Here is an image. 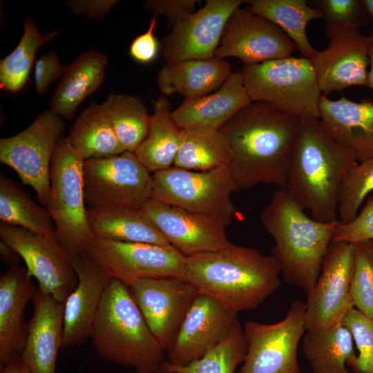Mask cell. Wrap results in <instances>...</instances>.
I'll return each mask as SVG.
<instances>
[{
    "label": "cell",
    "instance_id": "b9f144b4",
    "mask_svg": "<svg viewBox=\"0 0 373 373\" xmlns=\"http://www.w3.org/2000/svg\"><path fill=\"white\" fill-rule=\"evenodd\" d=\"M364 240L373 241V195L350 222H338L333 236V242L354 244Z\"/></svg>",
    "mask_w": 373,
    "mask_h": 373
},
{
    "label": "cell",
    "instance_id": "5bb4252c",
    "mask_svg": "<svg viewBox=\"0 0 373 373\" xmlns=\"http://www.w3.org/2000/svg\"><path fill=\"white\" fill-rule=\"evenodd\" d=\"M353 263V244L332 241L318 278L307 293V331L341 324L345 313L354 307L350 294Z\"/></svg>",
    "mask_w": 373,
    "mask_h": 373
},
{
    "label": "cell",
    "instance_id": "4fadbf2b",
    "mask_svg": "<svg viewBox=\"0 0 373 373\" xmlns=\"http://www.w3.org/2000/svg\"><path fill=\"white\" fill-rule=\"evenodd\" d=\"M111 278L129 285L140 279L183 278L186 256L172 245L95 238L86 253Z\"/></svg>",
    "mask_w": 373,
    "mask_h": 373
},
{
    "label": "cell",
    "instance_id": "3957f363",
    "mask_svg": "<svg viewBox=\"0 0 373 373\" xmlns=\"http://www.w3.org/2000/svg\"><path fill=\"white\" fill-rule=\"evenodd\" d=\"M280 267L255 247L231 246L186 257L184 279L236 312L254 310L280 285Z\"/></svg>",
    "mask_w": 373,
    "mask_h": 373
},
{
    "label": "cell",
    "instance_id": "2e32d148",
    "mask_svg": "<svg viewBox=\"0 0 373 373\" xmlns=\"http://www.w3.org/2000/svg\"><path fill=\"white\" fill-rule=\"evenodd\" d=\"M297 50L294 43L276 24L238 8L229 17L214 57L239 59L244 66L291 57Z\"/></svg>",
    "mask_w": 373,
    "mask_h": 373
},
{
    "label": "cell",
    "instance_id": "7a4b0ae2",
    "mask_svg": "<svg viewBox=\"0 0 373 373\" xmlns=\"http://www.w3.org/2000/svg\"><path fill=\"white\" fill-rule=\"evenodd\" d=\"M358 163L354 153L336 142L319 118L303 119L290 160L285 190L312 218L339 221L341 186Z\"/></svg>",
    "mask_w": 373,
    "mask_h": 373
},
{
    "label": "cell",
    "instance_id": "6da1fadb",
    "mask_svg": "<svg viewBox=\"0 0 373 373\" xmlns=\"http://www.w3.org/2000/svg\"><path fill=\"white\" fill-rule=\"evenodd\" d=\"M303 119L263 102H252L219 130L232 151L230 168L240 189L259 184L286 187Z\"/></svg>",
    "mask_w": 373,
    "mask_h": 373
},
{
    "label": "cell",
    "instance_id": "4316f807",
    "mask_svg": "<svg viewBox=\"0 0 373 373\" xmlns=\"http://www.w3.org/2000/svg\"><path fill=\"white\" fill-rule=\"evenodd\" d=\"M231 73L227 60L215 57L166 63L157 73V86L165 96L198 97L218 89Z\"/></svg>",
    "mask_w": 373,
    "mask_h": 373
},
{
    "label": "cell",
    "instance_id": "603a6c76",
    "mask_svg": "<svg viewBox=\"0 0 373 373\" xmlns=\"http://www.w3.org/2000/svg\"><path fill=\"white\" fill-rule=\"evenodd\" d=\"M319 119L329 135L351 150L358 162L373 157V101L338 100L321 95Z\"/></svg>",
    "mask_w": 373,
    "mask_h": 373
},
{
    "label": "cell",
    "instance_id": "bcb514c9",
    "mask_svg": "<svg viewBox=\"0 0 373 373\" xmlns=\"http://www.w3.org/2000/svg\"><path fill=\"white\" fill-rule=\"evenodd\" d=\"M117 2V0H65L63 3L75 15L102 21Z\"/></svg>",
    "mask_w": 373,
    "mask_h": 373
},
{
    "label": "cell",
    "instance_id": "d4e9b609",
    "mask_svg": "<svg viewBox=\"0 0 373 373\" xmlns=\"http://www.w3.org/2000/svg\"><path fill=\"white\" fill-rule=\"evenodd\" d=\"M36 287L22 267H10L0 277V363L20 354L26 335L24 313Z\"/></svg>",
    "mask_w": 373,
    "mask_h": 373
},
{
    "label": "cell",
    "instance_id": "5b68a950",
    "mask_svg": "<svg viewBox=\"0 0 373 373\" xmlns=\"http://www.w3.org/2000/svg\"><path fill=\"white\" fill-rule=\"evenodd\" d=\"M101 358L132 367L137 373L153 370L164 361V350L148 327L128 286L111 278L90 338Z\"/></svg>",
    "mask_w": 373,
    "mask_h": 373
},
{
    "label": "cell",
    "instance_id": "44dd1931",
    "mask_svg": "<svg viewBox=\"0 0 373 373\" xmlns=\"http://www.w3.org/2000/svg\"><path fill=\"white\" fill-rule=\"evenodd\" d=\"M78 282L64 303L61 348H71L90 338L104 291L111 278L87 254L72 257Z\"/></svg>",
    "mask_w": 373,
    "mask_h": 373
},
{
    "label": "cell",
    "instance_id": "277c9868",
    "mask_svg": "<svg viewBox=\"0 0 373 373\" xmlns=\"http://www.w3.org/2000/svg\"><path fill=\"white\" fill-rule=\"evenodd\" d=\"M260 220L274 240L272 256L285 279L307 293L318 278L339 221L309 218L282 189L273 193Z\"/></svg>",
    "mask_w": 373,
    "mask_h": 373
},
{
    "label": "cell",
    "instance_id": "d590c367",
    "mask_svg": "<svg viewBox=\"0 0 373 373\" xmlns=\"http://www.w3.org/2000/svg\"><path fill=\"white\" fill-rule=\"evenodd\" d=\"M103 104L122 148L135 153L151 127L152 115L144 102L131 95L110 93Z\"/></svg>",
    "mask_w": 373,
    "mask_h": 373
},
{
    "label": "cell",
    "instance_id": "60d3db41",
    "mask_svg": "<svg viewBox=\"0 0 373 373\" xmlns=\"http://www.w3.org/2000/svg\"><path fill=\"white\" fill-rule=\"evenodd\" d=\"M341 324L350 331L358 350L350 367L354 373H373V319L352 307L345 313Z\"/></svg>",
    "mask_w": 373,
    "mask_h": 373
},
{
    "label": "cell",
    "instance_id": "836d02e7",
    "mask_svg": "<svg viewBox=\"0 0 373 373\" xmlns=\"http://www.w3.org/2000/svg\"><path fill=\"white\" fill-rule=\"evenodd\" d=\"M23 28L17 46L0 61V88L11 93L24 88L37 52L59 34L57 29L40 32L35 21L28 16L24 18Z\"/></svg>",
    "mask_w": 373,
    "mask_h": 373
},
{
    "label": "cell",
    "instance_id": "1f68e13d",
    "mask_svg": "<svg viewBox=\"0 0 373 373\" xmlns=\"http://www.w3.org/2000/svg\"><path fill=\"white\" fill-rule=\"evenodd\" d=\"M247 8L278 26L294 43L303 57L311 59L317 52L311 45L306 28L323 16L307 0H249Z\"/></svg>",
    "mask_w": 373,
    "mask_h": 373
},
{
    "label": "cell",
    "instance_id": "cb8c5ba5",
    "mask_svg": "<svg viewBox=\"0 0 373 373\" xmlns=\"http://www.w3.org/2000/svg\"><path fill=\"white\" fill-rule=\"evenodd\" d=\"M238 72L231 73L214 93L186 98L171 116L181 128L219 130L235 114L251 103Z\"/></svg>",
    "mask_w": 373,
    "mask_h": 373
},
{
    "label": "cell",
    "instance_id": "f546056e",
    "mask_svg": "<svg viewBox=\"0 0 373 373\" xmlns=\"http://www.w3.org/2000/svg\"><path fill=\"white\" fill-rule=\"evenodd\" d=\"M350 331L343 324L307 331L303 349L313 373H351L356 354Z\"/></svg>",
    "mask_w": 373,
    "mask_h": 373
},
{
    "label": "cell",
    "instance_id": "e0dca14e",
    "mask_svg": "<svg viewBox=\"0 0 373 373\" xmlns=\"http://www.w3.org/2000/svg\"><path fill=\"white\" fill-rule=\"evenodd\" d=\"M142 209L169 244L186 256L233 245L226 232L231 218L193 212L153 198Z\"/></svg>",
    "mask_w": 373,
    "mask_h": 373
},
{
    "label": "cell",
    "instance_id": "f1b7e54d",
    "mask_svg": "<svg viewBox=\"0 0 373 373\" xmlns=\"http://www.w3.org/2000/svg\"><path fill=\"white\" fill-rule=\"evenodd\" d=\"M151 102L153 114L150 130L135 154L150 173H155L174 164L182 128L171 116V106L166 96L162 95Z\"/></svg>",
    "mask_w": 373,
    "mask_h": 373
},
{
    "label": "cell",
    "instance_id": "9c48e42d",
    "mask_svg": "<svg viewBox=\"0 0 373 373\" xmlns=\"http://www.w3.org/2000/svg\"><path fill=\"white\" fill-rule=\"evenodd\" d=\"M65 129L63 119L50 109L18 134L0 138V162L33 188L43 206L48 202L52 157Z\"/></svg>",
    "mask_w": 373,
    "mask_h": 373
},
{
    "label": "cell",
    "instance_id": "d6a6232c",
    "mask_svg": "<svg viewBox=\"0 0 373 373\" xmlns=\"http://www.w3.org/2000/svg\"><path fill=\"white\" fill-rule=\"evenodd\" d=\"M232 151L220 130L190 127L182 128L174 166L206 171L230 166Z\"/></svg>",
    "mask_w": 373,
    "mask_h": 373
},
{
    "label": "cell",
    "instance_id": "f907efd6",
    "mask_svg": "<svg viewBox=\"0 0 373 373\" xmlns=\"http://www.w3.org/2000/svg\"><path fill=\"white\" fill-rule=\"evenodd\" d=\"M368 14L373 19V0H362Z\"/></svg>",
    "mask_w": 373,
    "mask_h": 373
},
{
    "label": "cell",
    "instance_id": "ba28073f",
    "mask_svg": "<svg viewBox=\"0 0 373 373\" xmlns=\"http://www.w3.org/2000/svg\"><path fill=\"white\" fill-rule=\"evenodd\" d=\"M152 198L204 215L232 218L239 190L229 166L206 171L171 166L152 174Z\"/></svg>",
    "mask_w": 373,
    "mask_h": 373
},
{
    "label": "cell",
    "instance_id": "7bdbcfd3",
    "mask_svg": "<svg viewBox=\"0 0 373 373\" xmlns=\"http://www.w3.org/2000/svg\"><path fill=\"white\" fill-rule=\"evenodd\" d=\"M66 66H63L58 55L53 51L44 54L35 64V82L36 91L43 95L50 85L59 77H61Z\"/></svg>",
    "mask_w": 373,
    "mask_h": 373
},
{
    "label": "cell",
    "instance_id": "8992f818",
    "mask_svg": "<svg viewBox=\"0 0 373 373\" xmlns=\"http://www.w3.org/2000/svg\"><path fill=\"white\" fill-rule=\"evenodd\" d=\"M238 73L251 102L301 119L319 118L322 93L309 59L291 56L243 66Z\"/></svg>",
    "mask_w": 373,
    "mask_h": 373
},
{
    "label": "cell",
    "instance_id": "f6af8a7d",
    "mask_svg": "<svg viewBox=\"0 0 373 373\" xmlns=\"http://www.w3.org/2000/svg\"><path fill=\"white\" fill-rule=\"evenodd\" d=\"M157 16H153L147 30L137 36L131 44L129 52L135 61L147 64L153 61L159 50V45L154 35Z\"/></svg>",
    "mask_w": 373,
    "mask_h": 373
},
{
    "label": "cell",
    "instance_id": "ab89813d",
    "mask_svg": "<svg viewBox=\"0 0 373 373\" xmlns=\"http://www.w3.org/2000/svg\"><path fill=\"white\" fill-rule=\"evenodd\" d=\"M312 6L321 13L327 37L347 27L361 28L372 20L362 0H314Z\"/></svg>",
    "mask_w": 373,
    "mask_h": 373
},
{
    "label": "cell",
    "instance_id": "8d00e7d4",
    "mask_svg": "<svg viewBox=\"0 0 373 373\" xmlns=\"http://www.w3.org/2000/svg\"><path fill=\"white\" fill-rule=\"evenodd\" d=\"M247 351L243 327L236 321L226 337L200 358L185 365L163 361L162 365L175 373H235Z\"/></svg>",
    "mask_w": 373,
    "mask_h": 373
},
{
    "label": "cell",
    "instance_id": "7402d4cb",
    "mask_svg": "<svg viewBox=\"0 0 373 373\" xmlns=\"http://www.w3.org/2000/svg\"><path fill=\"white\" fill-rule=\"evenodd\" d=\"M32 300L33 314L27 323L21 355L32 373H55L61 348L64 303L38 287Z\"/></svg>",
    "mask_w": 373,
    "mask_h": 373
},
{
    "label": "cell",
    "instance_id": "83f0119b",
    "mask_svg": "<svg viewBox=\"0 0 373 373\" xmlns=\"http://www.w3.org/2000/svg\"><path fill=\"white\" fill-rule=\"evenodd\" d=\"M86 216L97 239L171 245L142 209L89 206Z\"/></svg>",
    "mask_w": 373,
    "mask_h": 373
},
{
    "label": "cell",
    "instance_id": "816d5d0a",
    "mask_svg": "<svg viewBox=\"0 0 373 373\" xmlns=\"http://www.w3.org/2000/svg\"><path fill=\"white\" fill-rule=\"evenodd\" d=\"M143 373H175L165 368L162 364L156 369Z\"/></svg>",
    "mask_w": 373,
    "mask_h": 373
},
{
    "label": "cell",
    "instance_id": "7dc6e473",
    "mask_svg": "<svg viewBox=\"0 0 373 373\" xmlns=\"http://www.w3.org/2000/svg\"><path fill=\"white\" fill-rule=\"evenodd\" d=\"M0 373H32L21 354L0 363Z\"/></svg>",
    "mask_w": 373,
    "mask_h": 373
},
{
    "label": "cell",
    "instance_id": "c3c4849f",
    "mask_svg": "<svg viewBox=\"0 0 373 373\" xmlns=\"http://www.w3.org/2000/svg\"><path fill=\"white\" fill-rule=\"evenodd\" d=\"M0 254L1 260L9 265L10 267L19 266V258H21L19 255L1 240L0 242Z\"/></svg>",
    "mask_w": 373,
    "mask_h": 373
},
{
    "label": "cell",
    "instance_id": "f35d334b",
    "mask_svg": "<svg viewBox=\"0 0 373 373\" xmlns=\"http://www.w3.org/2000/svg\"><path fill=\"white\" fill-rule=\"evenodd\" d=\"M373 191V157L358 162L346 175L340 193L339 222L353 220L366 197Z\"/></svg>",
    "mask_w": 373,
    "mask_h": 373
},
{
    "label": "cell",
    "instance_id": "484cf974",
    "mask_svg": "<svg viewBox=\"0 0 373 373\" xmlns=\"http://www.w3.org/2000/svg\"><path fill=\"white\" fill-rule=\"evenodd\" d=\"M108 57L95 48L82 52L66 66L50 101V110L62 119H72L79 105L103 84Z\"/></svg>",
    "mask_w": 373,
    "mask_h": 373
},
{
    "label": "cell",
    "instance_id": "e575fe53",
    "mask_svg": "<svg viewBox=\"0 0 373 373\" xmlns=\"http://www.w3.org/2000/svg\"><path fill=\"white\" fill-rule=\"evenodd\" d=\"M0 220L37 233L55 231L47 208L37 204L19 184L0 174Z\"/></svg>",
    "mask_w": 373,
    "mask_h": 373
},
{
    "label": "cell",
    "instance_id": "74e56055",
    "mask_svg": "<svg viewBox=\"0 0 373 373\" xmlns=\"http://www.w3.org/2000/svg\"><path fill=\"white\" fill-rule=\"evenodd\" d=\"M350 294L354 307L373 319V241L353 244Z\"/></svg>",
    "mask_w": 373,
    "mask_h": 373
},
{
    "label": "cell",
    "instance_id": "ee69618b",
    "mask_svg": "<svg viewBox=\"0 0 373 373\" xmlns=\"http://www.w3.org/2000/svg\"><path fill=\"white\" fill-rule=\"evenodd\" d=\"M198 0H149L145 8L151 10L154 16L161 15L167 19L171 28L187 15L195 12Z\"/></svg>",
    "mask_w": 373,
    "mask_h": 373
},
{
    "label": "cell",
    "instance_id": "ffe728a7",
    "mask_svg": "<svg viewBox=\"0 0 373 373\" xmlns=\"http://www.w3.org/2000/svg\"><path fill=\"white\" fill-rule=\"evenodd\" d=\"M238 314L198 294L166 350L169 362L185 365L202 357L226 337L238 320Z\"/></svg>",
    "mask_w": 373,
    "mask_h": 373
},
{
    "label": "cell",
    "instance_id": "7c38bea8",
    "mask_svg": "<svg viewBox=\"0 0 373 373\" xmlns=\"http://www.w3.org/2000/svg\"><path fill=\"white\" fill-rule=\"evenodd\" d=\"M0 238L24 260L38 288L65 303L78 278L72 257L59 242L56 232L37 233L21 227L1 222Z\"/></svg>",
    "mask_w": 373,
    "mask_h": 373
},
{
    "label": "cell",
    "instance_id": "30bf717a",
    "mask_svg": "<svg viewBox=\"0 0 373 373\" xmlns=\"http://www.w3.org/2000/svg\"><path fill=\"white\" fill-rule=\"evenodd\" d=\"M85 203L92 207L142 209L153 194L151 173L135 153L84 160Z\"/></svg>",
    "mask_w": 373,
    "mask_h": 373
},
{
    "label": "cell",
    "instance_id": "681fc988",
    "mask_svg": "<svg viewBox=\"0 0 373 373\" xmlns=\"http://www.w3.org/2000/svg\"><path fill=\"white\" fill-rule=\"evenodd\" d=\"M370 37V70L367 75V86L373 90V30L369 34Z\"/></svg>",
    "mask_w": 373,
    "mask_h": 373
},
{
    "label": "cell",
    "instance_id": "4dcf8cb0",
    "mask_svg": "<svg viewBox=\"0 0 373 373\" xmlns=\"http://www.w3.org/2000/svg\"><path fill=\"white\" fill-rule=\"evenodd\" d=\"M68 137L84 160L111 157L125 151L103 103L90 104L75 119Z\"/></svg>",
    "mask_w": 373,
    "mask_h": 373
},
{
    "label": "cell",
    "instance_id": "d6986e66",
    "mask_svg": "<svg viewBox=\"0 0 373 373\" xmlns=\"http://www.w3.org/2000/svg\"><path fill=\"white\" fill-rule=\"evenodd\" d=\"M323 51L309 59L323 95L353 86H367L370 37L361 28L347 27L329 37Z\"/></svg>",
    "mask_w": 373,
    "mask_h": 373
},
{
    "label": "cell",
    "instance_id": "52a82bcc",
    "mask_svg": "<svg viewBox=\"0 0 373 373\" xmlns=\"http://www.w3.org/2000/svg\"><path fill=\"white\" fill-rule=\"evenodd\" d=\"M84 162L66 137L58 143L50 168L46 208L59 242L71 257L86 254L95 238L88 222L85 207Z\"/></svg>",
    "mask_w": 373,
    "mask_h": 373
},
{
    "label": "cell",
    "instance_id": "9a60e30c",
    "mask_svg": "<svg viewBox=\"0 0 373 373\" xmlns=\"http://www.w3.org/2000/svg\"><path fill=\"white\" fill-rule=\"evenodd\" d=\"M128 286L151 333L166 351L198 293L177 277L140 279Z\"/></svg>",
    "mask_w": 373,
    "mask_h": 373
},
{
    "label": "cell",
    "instance_id": "8fae6325",
    "mask_svg": "<svg viewBox=\"0 0 373 373\" xmlns=\"http://www.w3.org/2000/svg\"><path fill=\"white\" fill-rule=\"evenodd\" d=\"M242 327L247 351L238 373H300L298 349L307 331L305 302L293 301L277 323L249 321Z\"/></svg>",
    "mask_w": 373,
    "mask_h": 373
},
{
    "label": "cell",
    "instance_id": "ac0fdd59",
    "mask_svg": "<svg viewBox=\"0 0 373 373\" xmlns=\"http://www.w3.org/2000/svg\"><path fill=\"white\" fill-rule=\"evenodd\" d=\"M245 1L207 0L202 8L179 21L161 42L166 63L214 57L229 17Z\"/></svg>",
    "mask_w": 373,
    "mask_h": 373
}]
</instances>
